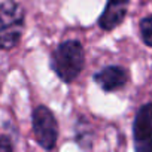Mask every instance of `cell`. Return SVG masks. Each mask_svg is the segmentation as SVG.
Returning <instances> with one entry per match:
<instances>
[{"label":"cell","instance_id":"cell-1","mask_svg":"<svg viewBox=\"0 0 152 152\" xmlns=\"http://www.w3.org/2000/svg\"><path fill=\"white\" fill-rule=\"evenodd\" d=\"M85 63L84 46L79 40L60 43L51 57V67L63 82H73L81 75Z\"/></svg>","mask_w":152,"mask_h":152},{"label":"cell","instance_id":"cell-2","mask_svg":"<svg viewBox=\"0 0 152 152\" xmlns=\"http://www.w3.org/2000/svg\"><path fill=\"white\" fill-rule=\"evenodd\" d=\"M26 12L23 6L14 0L0 3V48H15L24 33Z\"/></svg>","mask_w":152,"mask_h":152},{"label":"cell","instance_id":"cell-3","mask_svg":"<svg viewBox=\"0 0 152 152\" xmlns=\"http://www.w3.org/2000/svg\"><path fill=\"white\" fill-rule=\"evenodd\" d=\"M31 124L39 146L46 151L54 149L58 140V122L52 110L48 109L46 106H37L33 110Z\"/></svg>","mask_w":152,"mask_h":152},{"label":"cell","instance_id":"cell-4","mask_svg":"<svg viewBox=\"0 0 152 152\" xmlns=\"http://www.w3.org/2000/svg\"><path fill=\"white\" fill-rule=\"evenodd\" d=\"M133 136L137 151H152V103H146L139 109L133 124Z\"/></svg>","mask_w":152,"mask_h":152},{"label":"cell","instance_id":"cell-5","mask_svg":"<svg viewBox=\"0 0 152 152\" xmlns=\"http://www.w3.org/2000/svg\"><path fill=\"white\" fill-rule=\"evenodd\" d=\"M96 84L106 93L122 88L128 81V72L121 66H109L94 75Z\"/></svg>","mask_w":152,"mask_h":152},{"label":"cell","instance_id":"cell-6","mask_svg":"<svg viewBox=\"0 0 152 152\" xmlns=\"http://www.w3.org/2000/svg\"><path fill=\"white\" fill-rule=\"evenodd\" d=\"M130 0H107L103 14L99 18V26L104 31H112L125 18Z\"/></svg>","mask_w":152,"mask_h":152},{"label":"cell","instance_id":"cell-7","mask_svg":"<svg viewBox=\"0 0 152 152\" xmlns=\"http://www.w3.org/2000/svg\"><path fill=\"white\" fill-rule=\"evenodd\" d=\"M140 36L145 45L152 48V15H148L140 21Z\"/></svg>","mask_w":152,"mask_h":152},{"label":"cell","instance_id":"cell-8","mask_svg":"<svg viewBox=\"0 0 152 152\" xmlns=\"http://www.w3.org/2000/svg\"><path fill=\"white\" fill-rule=\"evenodd\" d=\"M14 149V143L8 136H0V152L3 151H12Z\"/></svg>","mask_w":152,"mask_h":152}]
</instances>
